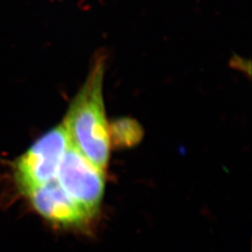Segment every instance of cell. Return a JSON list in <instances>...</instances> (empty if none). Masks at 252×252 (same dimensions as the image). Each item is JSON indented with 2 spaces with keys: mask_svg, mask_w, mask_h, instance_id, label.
<instances>
[{
  "mask_svg": "<svg viewBox=\"0 0 252 252\" xmlns=\"http://www.w3.org/2000/svg\"><path fill=\"white\" fill-rule=\"evenodd\" d=\"M55 180L90 216L94 214L104 194V174L71 146L63 155Z\"/></svg>",
  "mask_w": 252,
  "mask_h": 252,
  "instance_id": "cell-3",
  "label": "cell"
},
{
  "mask_svg": "<svg viewBox=\"0 0 252 252\" xmlns=\"http://www.w3.org/2000/svg\"><path fill=\"white\" fill-rule=\"evenodd\" d=\"M70 147L63 125L42 135L17 162L16 176L24 193L55 180L64 153Z\"/></svg>",
  "mask_w": 252,
  "mask_h": 252,
  "instance_id": "cell-2",
  "label": "cell"
},
{
  "mask_svg": "<svg viewBox=\"0 0 252 252\" xmlns=\"http://www.w3.org/2000/svg\"><path fill=\"white\" fill-rule=\"evenodd\" d=\"M104 68L99 58L73 99L63 125L70 146L102 171L108 165L110 149L103 99Z\"/></svg>",
  "mask_w": 252,
  "mask_h": 252,
  "instance_id": "cell-1",
  "label": "cell"
},
{
  "mask_svg": "<svg viewBox=\"0 0 252 252\" xmlns=\"http://www.w3.org/2000/svg\"><path fill=\"white\" fill-rule=\"evenodd\" d=\"M26 194L36 212L52 222L61 225H75L90 217L55 180L34 188Z\"/></svg>",
  "mask_w": 252,
  "mask_h": 252,
  "instance_id": "cell-4",
  "label": "cell"
},
{
  "mask_svg": "<svg viewBox=\"0 0 252 252\" xmlns=\"http://www.w3.org/2000/svg\"><path fill=\"white\" fill-rule=\"evenodd\" d=\"M109 139L119 147H132L142 136L141 127L131 119H121L108 126Z\"/></svg>",
  "mask_w": 252,
  "mask_h": 252,
  "instance_id": "cell-5",
  "label": "cell"
}]
</instances>
